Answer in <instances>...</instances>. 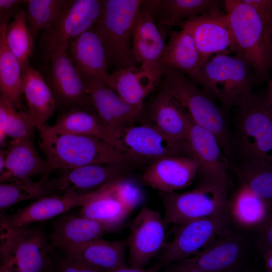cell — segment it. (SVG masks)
Instances as JSON below:
<instances>
[{"label": "cell", "instance_id": "1", "mask_svg": "<svg viewBox=\"0 0 272 272\" xmlns=\"http://www.w3.org/2000/svg\"><path fill=\"white\" fill-rule=\"evenodd\" d=\"M38 129L46 173L89 165L135 163L125 154L97 138L58 131L46 123Z\"/></svg>", "mask_w": 272, "mask_h": 272}, {"label": "cell", "instance_id": "9", "mask_svg": "<svg viewBox=\"0 0 272 272\" xmlns=\"http://www.w3.org/2000/svg\"><path fill=\"white\" fill-rule=\"evenodd\" d=\"M49 251L41 230L11 227L2 245L0 272H48L52 264Z\"/></svg>", "mask_w": 272, "mask_h": 272}, {"label": "cell", "instance_id": "32", "mask_svg": "<svg viewBox=\"0 0 272 272\" xmlns=\"http://www.w3.org/2000/svg\"><path fill=\"white\" fill-rule=\"evenodd\" d=\"M269 205L241 184L229 200V212L241 226L257 228L270 216Z\"/></svg>", "mask_w": 272, "mask_h": 272}, {"label": "cell", "instance_id": "50", "mask_svg": "<svg viewBox=\"0 0 272 272\" xmlns=\"http://www.w3.org/2000/svg\"><path fill=\"white\" fill-rule=\"evenodd\" d=\"M9 22L5 21L1 18H0V33L3 30L4 27L8 24Z\"/></svg>", "mask_w": 272, "mask_h": 272}, {"label": "cell", "instance_id": "24", "mask_svg": "<svg viewBox=\"0 0 272 272\" xmlns=\"http://www.w3.org/2000/svg\"><path fill=\"white\" fill-rule=\"evenodd\" d=\"M141 6L159 26H178L191 18L223 11L224 1L147 0Z\"/></svg>", "mask_w": 272, "mask_h": 272}, {"label": "cell", "instance_id": "49", "mask_svg": "<svg viewBox=\"0 0 272 272\" xmlns=\"http://www.w3.org/2000/svg\"><path fill=\"white\" fill-rule=\"evenodd\" d=\"M4 156L0 152V176L1 175L4 168Z\"/></svg>", "mask_w": 272, "mask_h": 272}, {"label": "cell", "instance_id": "17", "mask_svg": "<svg viewBox=\"0 0 272 272\" xmlns=\"http://www.w3.org/2000/svg\"><path fill=\"white\" fill-rule=\"evenodd\" d=\"M49 57L50 87L56 103L59 102L69 109L77 107L94 111L85 82L66 51L54 52Z\"/></svg>", "mask_w": 272, "mask_h": 272}, {"label": "cell", "instance_id": "45", "mask_svg": "<svg viewBox=\"0 0 272 272\" xmlns=\"http://www.w3.org/2000/svg\"><path fill=\"white\" fill-rule=\"evenodd\" d=\"M165 268V272H204L192 267L184 260L174 262Z\"/></svg>", "mask_w": 272, "mask_h": 272}, {"label": "cell", "instance_id": "22", "mask_svg": "<svg viewBox=\"0 0 272 272\" xmlns=\"http://www.w3.org/2000/svg\"><path fill=\"white\" fill-rule=\"evenodd\" d=\"M245 245L241 236L229 230L200 251L183 260L204 272H226L240 260Z\"/></svg>", "mask_w": 272, "mask_h": 272}, {"label": "cell", "instance_id": "10", "mask_svg": "<svg viewBox=\"0 0 272 272\" xmlns=\"http://www.w3.org/2000/svg\"><path fill=\"white\" fill-rule=\"evenodd\" d=\"M118 149L137 162H149L168 156L186 155L184 144L144 122L114 132Z\"/></svg>", "mask_w": 272, "mask_h": 272}, {"label": "cell", "instance_id": "35", "mask_svg": "<svg viewBox=\"0 0 272 272\" xmlns=\"http://www.w3.org/2000/svg\"><path fill=\"white\" fill-rule=\"evenodd\" d=\"M244 159L234 169L242 184L270 203L272 198L271 164L256 158Z\"/></svg>", "mask_w": 272, "mask_h": 272}, {"label": "cell", "instance_id": "44", "mask_svg": "<svg viewBox=\"0 0 272 272\" xmlns=\"http://www.w3.org/2000/svg\"><path fill=\"white\" fill-rule=\"evenodd\" d=\"M26 2L22 0H0V18L8 22L21 10V6Z\"/></svg>", "mask_w": 272, "mask_h": 272}, {"label": "cell", "instance_id": "52", "mask_svg": "<svg viewBox=\"0 0 272 272\" xmlns=\"http://www.w3.org/2000/svg\"><path fill=\"white\" fill-rule=\"evenodd\" d=\"M4 136L5 134L0 130V142H1L2 140H3Z\"/></svg>", "mask_w": 272, "mask_h": 272}, {"label": "cell", "instance_id": "20", "mask_svg": "<svg viewBox=\"0 0 272 272\" xmlns=\"http://www.w3.org/2000/svg\"><path fill=\"white\" fill-rule=\"evenodd\" d=\"M66 51L84 81L104 85L108 64L101 40L94 27L70 40Z\"/></svg>", "mask_w": 272, "mask_h": 272}, {"label": "cell", "instance_id": "42", "mask_svg": "<svg viewBox=\"0 0 272 272\" xmlns=\"http://www.w3.org/2000/svg\"><path fill=\"white\" fill-rule=\"evenodd\" d=\"M254 8L265 26L272 31V1L243 0Z\"/></svg>", "mask_w": 272, "mask_h": 272}, {"label": "cell", "instance_id": "33", "mask_svg": "<svg viewBox=\"0 0 272 272\" xmlns=\"http://www.w3.org/2000/svg\"><path fill=\"white\" fill-rule=\"evenodd\" d=\"M130 213L120 201L102 187L96 196L82 207L78 216L96 221L113 231L123 224Z\"/></svg>", "mask_w": 272, "mask_h": 272}, {"label": "cell", "instance_id": "6", "mask_svg": "<svg viewBox=\"0 0 272 272\" xmlns=\"http://www.w3.org/2000/svg\"><path fill=\"white\" fill-rule=\"evenodd\" d=\"M235 152L244 159L256 158L272 162V103L250 94L238 106Z\"/></svg>", "mask_w": 272, "mask_h": 272}, {"label": "cell", "instance_id": "38", "mask_svg": "<svg viewBox=\"0 0 272 272\" xmlns=\"http://www.w3.org/2000/svg\"><path fill=\"white\" fill-rule=\"evenodd\" d=\"M36 123L28 112H19L8 99L0 96V130L14 140L33 135Z\"/></svg>", "mask_w": 272, "mask_h": 272}, {"label": "cell", "instance_id": "25", "mask_svg": "<svg viewBox=\"0 0 272 272\" xmlns=\"http://www.w3.org/2000/svg\"><path fill=\"white\" fill-rule=\"evenodd\" d=\"M126 242L99 239L59 248L63 255L107 272L127 266Z\"/></svg>", "mask_w": 272, "mask_h": 272}, {"label": "cell", "instance_id": "37", "mask_svg": "<svg viewBox=\"0 0 272 272\" xmlns=\"http://www.w3.org/2000/svg\"><path fill=\"white\" fill-rule=\"evenodd\" d=\"M5 37L8 48L19 61L23 71L29 63L34 40L26 23L25 11L19 10L8 23Z\"/></svg>", "mask_w": 272, "mask_h": 272}, {"label": "cell", "instance_id": "21", "mask_svg": "<svg viewBox=\"0 0 272 272\" xmlns=\"http://www.w3.org/2000/svg\"><path fill=\"white\" fill-rule=\"evenodd\" d=\"M85 82L94 111L108 130L114 133L140 118L143 109L127 103L110 88L95 82Z\"/></svg>", "mask_w": 272, "mask_h": 272}, {"label": "cell", "instance_id": "39", "mask_svg": "<svg viewBox=\"0 0 272 272\" xmlns=\"http://www.w3.org/2000/svg\"><path fill=\"white\" fill-rule=\"evenodd\" d=\"M41 181L31 178L0 183V214L21 201L43 197Z\"/></svg>", "mask_w": 272, "mask_h": 272}, {"label": "cell", "instance_id": "18", "mask_svg": "<svg viewBox=\"0 0 272 272\" xmlns=\"http://www.w3.org/2000/svg\"><path fill=\"white\" fill-rule=\"evenodd\" d=\"M198 168V162L192 157H165L151 163L143 174L142 181L161 192H173L190 186Z\"/></svg>", "mask_w": 272, "mask_h": 272}, {"label": "cell", "instance_id": "4", "mask_svg": "<svg viewBox=\"0 0 272 272\" xmlns=\"http://www.w3.org/2000/svg\"><path fill=\"white\" fill-rule=\"evenodd\" d=\"M256 81L251 65L241 54L218 53L203 63L196 84L230 108L238 107L245 100Z\"/></svg>", "mask_w": 272, "mask_h": 272}, {"label": "cell", "instance_id": "48", "mask_svg": "<svg viewBox=\"0 0 272 272\" xmlns=\"http://www.w3.org/2000/svg\"><path fill=\"white\" fill-rule=\"evenodd\" d=\"M266 272H272V248L262 253Z\"/></svg>", "mask_w": 272, "mask_h": 272}, {"label": "cell", "instance_id": "16", "mask_svg": "<svg viewBox=\"0 0 272 272\" xmlns=\"http://www.w3.org/2000/svg\"><path fill=\"white\" fill-rule=\"evenodd\" d=\"M131 43L134 60L157 87L164 70L161 62L166 47L165 37L150 13L142 6L135 23Z\"/></svg>", "mask_w": 272, "mask_h": 272}, {"label": "cell", "instance_id": "29", "mask_svg": "<svg viewBox=\"0 0 272 272\" xmlns=\"http://www.w3.org/2000/svg\"><path fill=\"white\" fill-rule=\"evenodd\" d=\"M22 92L28 106V112L37 128L46 123L54 112L56 100L42 75L30 63L22 71Z\"/></svg>", "mask_w": 272, "mask_h": 272}, {"label": "cell", "instance_id": "8", "mask_svg": "<svg viewBox=\"0 0 272 272\" xmlns=\"http://www.w3.org/2000/svg\"><path fill=\"white\" fill-rule=\"evenodd\" d=\"M230 220L228 212L178 225L172 240L160 252L156 265L165 267L194 255L229 231Z\"/></svg>", "mask_w": 272, "mask_h": 272}, {"label": "cell", "instance_id": "47", "mask_svg": "<svg viewBox=\"0 0 272 272\" xmlns=\"http://www.w3.org/2000/svg\"><path fill=\"white\" fill-rule=\"evenodd\" d=\"M160 269L157 265L148 269L126 266L107 272H161Z\"/></svg>", "mask_w": 272, "mask_h": 272}, {"label": "cell", "instance_id": "41", "mask_svg": "<svg viewBox=\"0 0 272 272\" xmlns=\"http://www.w3.org/2000/svg\"><path fill=\"white\" fill-rule=\"evenodd\" d=\"M51 272H105L80 260L63 255Z\"/></svg>", "mask_w": 272, "mask_h": 272}, {"label": "cell", "instance_id": "36", "mask_svg": "<svg viewBox=\"0 0 272 272\" xmlns=\"http://www.w3.org/2000/svg\"><path fill=\"white\" fill-rule=\"evenodd\" d=\"M70 0H27L26 21L34 38L57 21Z\"/></svg>", "mask_w": 272, "mask_h": 272}, {"label": "cell", "instance_id": "13", "mask_svg": "<svg viewBox=\"0 0 272 272\" xmlns=\"http://www.w3.org/2000/svg\"><path fill=\"white\" fill-rule=\"evenodd\" d=\"M178 26L191 36L205 61L214 54L239 53L224 11L191 18Z\"/></svg>", "mask_w": 272, "mask_h": 272}, {"label": "cell", "instance_id": "27", "mask_svg": "<svg viewBox=\"0 0 272 272\" xmlns=\"http://www.w3.org/2000/svg\"><path fill=\"white\" fill-rule=\"evenodd\" d=\"M112 232L106 225L81 216L67 215L59 218L53 225L49 238V250L80 244L102 239Z\"/></svg>", "mask_w": 272, "mask_h": 272}, {"label": "cell", "instance_id": "28", "mask_svg": "<svg viewBox=\"0 0 272 272\" xmlns=\"http://www.w3.org/2000/svg\"><path fill=\"white\" fill-rule=\"evenodd\" d=\"M205 62L189 33L182 29L170 33L161 62L163 69L169 67L177 70L188 76L196 84Z\"/></svg>", "mask_w": 272, "mask_h": 272}, {"label": "cell", "instance_id": "43", "mask_svg": "<svg viewBox=\"0 0 272 272\" xmlns=\"http://www.w3.org/2000/svg\"><path fill=\"white\" fill-rule=\"evenodd\" d=\"M259 231V246L262 253L272 248V220L270 216L258 228Z\"/></svg>", "mask_w": 272, "mask_h": 272}, {"label": "cell", "instance_id": "3", "mask_svg": "<svg viewBox=\"0 0 272 272\" xmlns=\"http://www.w3.org/2000/svg\"><path fill=\"white\" fill-rule=\"evenodd\" d=\"M224 11L239 53L249 62L257 81H268L272 31L265 26L254 8L243 0L224 1Z\"/></svg>", "mask_w": 272, "mask_h": 272}, {"label": "cell", "instance_id": "46", "mask_svg": "<svg viewBox=\"0 0 272 272\" xmlns=\"http://www.w3.org/2000/svg\"><path fill=\"white\" fill-rule=\"evenodd\" d=\"M8 218L3 214H0V247L7 239L11 227Z\"/></svg>", "mask_w": 272, "mask_h": 272}, {"label": "cell", "instance_id": "23", "mask_svg": "<svg viewBox=\"0 0 272 272\" xmlns=\"http://www.w3.org/2000/svg\"><path fill=\"white\" fill-rule=\"evenodd\" d=\"M100 189L83 194L52 195L35 200L21 208L8 221L10 226L18 227L50 219L65 213L73 208L83 206L99 193Z\"/></svg>", "mask_w": 272, "mask_h": 272}, {"label": "cell", "instance_id": "34", "mask_svg": "<svg viewBox=\"0 0 272 272\" xmlns=\"http://www.w3.org/2000/svg\"><path fill=\"white\" fill-rule=\"evenodd\" d=\"M7 25L0 33V96L10 101L15 107H18L22 96V69L6 42Z\"/></svg>", "mask_w": 272, "mask_h": 272}, {"label": "cell", "instance_id": "51", "mask_svg": "<svg viewBox=\"0 0 272 272\" xmlns=\"http://www.w3.org/2000/svg\"><path fill=\"white\" fill-rule=\"evenodd\" d=\"M2 264V247H0V268L1 267Z\"/></svg>", "mask_w": 272, "mask_h": 272}, {"label": "cell", "instance_id": "30", "mask_svg": "<svg viewBox=\"0 0 272 272\" xmlns=\"http://www.w3.org/2000/svg\"><path fill=\"white\" fill-rule=\"evenodd\" d=\"M104 85L129 105L143 109L145 100L157 86L139 67L131 66L107 74Z\"/></svg>", "mask_w": 272, "mask_h": 272}, {"label": "cell", "instance_id": "31", "mask_svg": "<svg viewBox=\"0 0 272 272\" xmlns=\"http://www.w3.org/2000/svg\"><path fill=\"white\" fill-rule=\"evenodd\" d=\"M51 127L62 132L94 137L118 149L115 133L102 123L94 111L77 107L70 108Z\"/></svg>", "mask_w": 272, "mask_h": 272}, {"label": "cell", "instance_id": "26", "mask_svg": "<svg viewBox=\"0 0 272 272\" xmlns=\"http://www.w3.org/2000/svg\"><path fill=\"white\" fill-rule=\"evenodd\" d=\"M0 183L12 182L46 173V165L38 153L32 136L15 139L4 156Z\"/></svg>", "mask_w": 272, "mask_h": 272}, {"label": "cell", "instance_id": "15", "mask_svg": "<svg viewBox=\"0 0 272 272\" xmlns=\"http://www.w3.org/2000/svg\"><path fill=\"white\" fill-rule=\"evenodd\" d=\"M186 155L197 160L201 183L220 184L229 187L230 162L215 135L192 120L184 144Z\"/></svg>", "mask_w": 272, "mask_h": 272}, {"label": "cell", "instance_id": "40", "mask_svg": "<svg viewBox=\"0 0 272 272\" xmlns=\"http://www.w3.org/2000/svg\"><path fill=\"white\" fill-rule=\"evenodd\" d=\"M103 188L120 201L131 213L144 199L140 185L132 179L123 176L106 184Z\"/></svg>", "mask_w": 272, "mask_h": 272}, {"label": "cell", "instance_id": "5", "mask_svg": "<svg viewBox=\"0 0 272 272\" xmlns=\"http://www.w3.org/2000/svg\"><path fill=\"white\" fill-rule=\"evenodd\" d=\"M143 0H104L94 28L104 47L108 64L117 70L137 66L132 49V36Z\"/></svg>", "mask_w": 272, "mask_h": 272}, {"label": "cell", "instance_id": "19", "mask_svg": "<svg viewBox=\"0 0 272 272\" xmlns=\"http://www.w3.org/2000/svg\"><path fill=\"white\" fill-rule=\"evenodd\" d=\"M142 112L151 124L169 137L184 144L192 119L179 102L159 89Z\"/></svg>", "mask_w": 272, "mask_h": 272}, {"label": "cell", "instance_id": "12", "mask_svg": "<svg viewBox=\"0 0 272 272\" xmlns=\"http://www.w3.org/2000/svg\"><path fill=\"white\" fill-rule=\"evenodd\" d=\"M104 0H70L55 23L44 32L47 54L65 51L69 42L94 27Z\"/></svg>", "mask_w": 272, "mask_h": 272}, {"label": "cell", "instance_id": "14", "mask_svg": "<svg viewBox=\"0 0 272 272\" xmlns=\"http://www.w3.org/2000/svg\"><path fill=\"white\" fill-rule=\"evenodd\" d=\"M166 224L160 213L144 206L129 226V266L144 268L166 244Z\"/></svg>", "mask_w": 272, "mask_h": 272}, {"label": "cell", "instance_id": "11", "mask_svg": "<svg viewBox=\"0 0 272 272\" xmlns=\"http://www.w3.org/2000/svg\"><path fill=\"white\" fill-rule=\"evenodd\" d=\"M129 165L94 164L60 170L50 179L41 180L44 196L94 192L106 184L125 176Z\"/></svg>", "mask_w": 272, "mask_h": 272}, {"label": "cell", "instance_id": "7", "mask_svg": "<svg viewBox=\"0 0 272 272\" xmlns=\"http://www.w3.org/2000/svg\"><path fill=\"white\" fill-rule=\"evenodd\" d=\"M226 186L201 183L196 188L182 193L161 192L166 225H180L195 220L229 212Z\"/></svg>", "mask_w": 272, "mask_h": 272}, {"label": "cell", "instance_id": "2", "mask_svg": "<svg viewBox=\"0 0 272 272\" xmlns=\"http://www.w3.org/2000/svg\"><path fill=\"white\" fill-rule=\"evenodd\" d=\"M159 88L176 99L198 125L213 133L234 168V141L221 110L213 98L185 76L172 67L164 69Z\"/></svg>", "mask_w": 272, "mask_h": 272}]
</instances>
